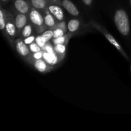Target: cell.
<instances>
[{"label": "cell", "instance_id": "obj_1", "mask_svg": "<svg viewBox=\"0 0 131 131\" xmlns=\"http://www.w3.org/2000/svg\"><path fill=\"white\" fill-rule=\"evenodd\" d=\"M114 22L118 31L122 35L128 37L130 35V22L127 14L124 9H118L114 15Z\"/></svg>", "mask_w": 131, "mask_h": 131}, {"label": "cell", "instance_id": "obj_2", "mask_svg": "<svg viewBox=\"0 0 131 131\" xmlns=\"http://www.w3.org/2000/svg\"><path fill=\"white\" fill-rule=\"evenodd\" d=\"M89 24H90V25L92 26L93 28H95V29H97V31H99V32H101V33H102V34L105 37H106V39H107V40H108L109 42H110V43H111V44H112L113 46L114 47H115V48H116V49H117L118 51L120 52V54H121L122 55V56H124V57L127 60H129V56H128V54H127V53L125 52V51H124V49H123V47H122V46H120V43H119L117 41L115 40V38H114V37H113V36L111 35L110 34L108 31H107V29H106L104 27H103L102 26L100 25L99 23H96L95 21H94V20H90Z\"/></svg>", "mask_w": 131, "mask_h": 131}, {"label": "cell", "instance_id": "obj_3", "mask_svg": "<svg viewBox=\"0 0 131 131\" xmlns=\"http://www.w3.org/2000/svg\"><path fill=\"white\" fill-rule=\"evenodd\" d=\"M28 17L29 20L34 26L35 30L38 34H41L47 29L43 15L38 10L31 7L28 14Z\"/></svg>", "mask_w": 131, "mask_h": 131}, {"label": "cell", "instance_id": "obj_4", "mask_svg": "<svg viewBox=\"0 0 131 131\" xmlns=\"http://www.w3.org/2000/svg\"><path fill=\"white\" fill-rule=\"evenodd\" d=\"M6 38L8 40L11 45H14L15 40V37L17 36L16 26H15V18L8 10H6Z\"/></svg>", "mask_w": 131, "mask_h": 131}, {"label": "cell", "instance_id": "obj_5", "mask_svg": "<svg viewBox=\"0 0 131 131\" xmlns=\"http://www.w3.org/2000/svg\"><path fill=\"white\" fill-rule=\"evenodd\" d=\"M14 45L19 54L28 63L31 55V52L29 50L28 45H27L21 38H17L14 42Z\"/></svg>", "mask_w": 131, "mask_h": 131}, {"label": "cell", "instance_id": "obj_6", "mask_svg": "<svg viewBox=\"0 0 131 131\" xmlns=\"http://www.w3.org/2000/svg\"><path fill=\"white\" fill-rule=\"evenodd\" d=\"M15 18V26L17 28V36L20 37V34L24 27L26 25L29 20L28 14H23L17 11L16 14L14 16Z\"/></svg>", "mask_w": 131, "mask_h": 131}, {"label": "cell", "instance_id": "obj_7", "mask_svg": "<svg viewBox=\"0 0 131 131\" xmlns=\"http://www.w3.org/2000/svg\"><path fill=\"white\" fill-rule=\"evenodd\" d=\"M30 64L33 65V67L36 70L42 73L49 72L52 71L54 69V66H52V65L47 63L43 58L33 60Z\"/></svg>", "mask_w": 131, "mask_h": 131}, {"label": "cell", "instance_id": "obj_8", "mask_svg": "<svg viewBox=\"0 0 131 131\" xmlns=\"http://www.w3.org/2000/svg\"><path fill=\"white\" fill-rule=\"evenodd\" d=\"M41 13L43 15L45 24H46V27H47V29L54 30L56 28V26H57V24L58 22L54 17L53 15L51 14L48 8H47Z\"/></svg>", "mask_w": 131, "mask_h": 131}, {"label": "cell", "instance_id": "obj_9", "mask_svg": "<svg viewBox=\"0 0 131 131\" xmlns=\"http://www.w3.org/2000/svg\"><path fill=\"white\" fill-rule=\"evenodd\" d=\"M47 8L58 22L64 20V13L60 5L49 3Z\"/></svg>", "mask_w": 131, "mask_h": 131}, {"label": "cell", "instance_id": "obj_10", "mask_svg": "<svg viewBox=\"0 0 131 131\" xmlns=\"http://www.w3.org/2000/svg\"><path fill=\"white\" fill-rule=\"evenodd\" d=\"M14 5L16 11L28 15L32 7L27 0H14Z\"/></svg>", "mask_w": 131, "mask_h": 131}, {"label": "cell", "instance_id": "obj_11", "mask_svg": "<svg viewBox=\"0 0 131 131\" xmlns=\"http://www.w3.org/2000/svg\"><path fill=\"white\" fill-rule=\"evenodd\" d=\"M43 51V59L49 65H52V66H54V65H57V64L60 63L61 61V60H60L58 56L56 54V52L49 53V52H46V51Z\"/></svg>", "mask_w": 131, "mask_h": 131}, {"label": "cell", "instance_id": "obj_12", "mask_svg": "<svg viewBox=\"0 0 131 131\" xmlns=\"http://www.w3.org/2000/svg\"><path fill=\"white\" fill-rule=\"evenodd\" d=\"M62 6L73 16H79V12L76 6L70 0H62Z\"/></svg>", "mask_w": 131, "mask_h": 131}, {"label": "cell", "instance_id": "obj_13", "mask_svg": "<svg viewBox=\"0 0 131 131\" xmlns=\"http://www.w3.org/2000/svg\"><path fill=\"white\" fill-rule=\"evenodd\" d=\"M32 7L37 9L42 12L47 8L49 2L47 0H29Z\"/></svg>", "mask_w": 131, "mask_h": 131}, {"label": "cell", "instance_id": "obj_14", "mask_svg": "<svg viewBox=\"0 0 131 131\" xmlns=\"http://www.w3.org/2000/svg\"><path fill=\"white\" fill-rule=\"evenodd\" d=\"M73 33H67L66 34L64 35L63 36L61 37H59L57 38H52V43L53 45H57V44H63L67 46L68 43L69 42L70 38L72 37Z\"/></svg>", "mask_w": 131, "mask_h": 131}, {"label": "cell", "instance_id": "obj_15", "mask_svg": "<svg viewBox=\"0 0 131 131\" xmlns=\"http://www.w3.org/2000/svg\"><path fill=\"white\" fill-rule=\"evenodd\" d=\"M67 30L69 33H74L79 29L80 26V21L78 19H70L67 23Z\"/></svg>", "mask_w": 131, "mask_h": 131}, {"label": "cell", "instance_id": "obj_16", "mask_svg": "<svg viewBox=\"0 0 131 131\" xmlns=\"http://www.w3.org/2000/svg\"><path fill=\"white\" fill-rule=\"evenodd\" d=\"M33 29H35L34 26H33V24H31V23L29 20H28L26 25L24 27V28H23V30H22L20 38L24 39V38L31 35L33 34Z\"/></svg>", "mask_w": 131, "mask_h": 131}, {"label": "cell", "instance_id": "obj_17", "mask_svg": "<svg viewBox=\"0 0 131 131\" xmlns=\"http://www.w3.org/2000/svg\"><path fill=\"white\" fill-rule=\"evenodd\" d=\"M6 10H4V9L1 6V8H0V29L2 31L4 35H5V37H6Z\"/></svg>", "mask_w": 131, "mask_h": 131}, {"label": "cell", "instance_id": "obj_18", "mask_svg": "<svg viewBox=\"0 0 131 131\" xmlns=\"http://www.w3.org/2000/svg\"><path fill=\"white\" fill-rule=\"evenodd\" d=\"M54 47L55 52L58 56L60 60L62 61L65 58V54H66L67 46L63 44H57L54 45Z\"/></svg>", "mask_w": 131, "mask_h": 131}, {"label": "cell", "instance_id": "obj_19", "mask_svg": "<svg viewBox=\"0 0 131 131\" xmlns=\"http://www.w3.org/2000/svg\"><path fill=\"white\" fill-rule=\"evenodd\" d=\"M40 35L47 42H49V41L51 40H52L53 38L54 31L52 29H47L43 33H41Z\"/></svg>", "mask_w": 131, "mask_h": 131}, {"label": "cell", "instance_id": "obj_20", "mask_svg": "<svg viewBox=\"0 0 131 131\" xmlns=\"http://www.w3.org/2000/svg\"><path fill=\"white\" fill-rule=\"evenodd\" d=\"M43 51H42V50L40 51H38V52H35V53H31L30 59H29L28 63L30 64L31 63V61H33V60L42 59L43 58Z\"/></svg>", "mask_w": 131, "mask_h": 131}, {"label": "cell", "instance_id": "obj_21", "mask_svg": "<svg viewBox=\"0 0 131 131\" xmlns=\"http://www.w3.org/2000/svg\"><path fill=\"white\" fill-rule=\"evenodd\" d=\"M53 31H54L53 38H59V37H61L67 33V32H65L63 29H61V28H58V27H56Z\"/></svg>", "mask_w": 131, "mask_h": 131}, {"label": "cell", "instance_id": "obj_22", "mask_svg": "<svg viewBox=\"0 0 131 131\" xmlns=\"http://www.w3.org/2000/svg\"><path fill=\"white\" fill-rule=\"evenodd\" d=\"M35 42L36 43H37V44H38V46L41 47V48H42V49L44 47L45 45L46 44V43L47 42V41H46V40H45L44 38L42 37V35H41L40 34L39 35H38L36 37Z\"/></svg>", "mask_w": 131, "mask_h": 131}, {"label": "cell", "instance_id": "obj_23", "mask_svg": "<svg viewBox=\"0 0 131 131\" xmlns=\"http://www.w3.org/2000/svg\"><path fill=\"white\" fill-rule=\"evenodd\" d=\"M42 51H46V52H49V53H54V52H55L54 47L53 43H50L49 41L47 42L46 44L45 45L44 47L42 49Z\"/></svg>", "mask_w": 131, "mask_h": 131}, {"label": "cell", "instance_id": "obj_24", "mask_svg": "<svg viewBox=\"0 0 131 131\" xmlns=\"http://www.w3.org/2000/svg\"><path fill=\"white\" fill-rule=\"evenodd\" d=\"M28 46H29V50L31 52V53H35V52L42 51V48L35 42H33L31 44L28 45Z\"/></svg>", "mask_w": 131, "mask_h": 131}, {"label": "cell", "instance_id": "obj_25", "mask_svg": "<svg viewBox=\"0 0 131 131\" xmlns=\"http://www.w3.org/2000/svg\"><path fill=\"white\" fill-rule=\"evenodd\" d=\"M35 38H36V36L35 35H31L29 36V37H26V38H24L23 40L24 42L26 43L27 45H29L31 44V43H33V42H35Z\"/></svg>", "mask_w": 131, "mask_h": 131}, {"label": "cell", "instance_id": "obj_26", "mask_svg": "<svg viewBox=\"0 0 131 131\" xmlns=\"http://www.w3.org/2000/svg\"><path fill=\"white\" fill-rule=\"evenodd\" d=\"M56 27H58V28H61V29H63L65 32L67 33V26L66 25V23L64 20H62V21H60L58 22L57 24V26Z\"/></svg>", "mask_w": 131, "mask_h": 131}, {"label": "cell", "instance_id": "obj_27", "mask_svg": "<svg viewBox=\"0 0 131 131\" xmlns=\"http://www.w3.org/2000/svg\"><path fill=\"white\" fill-rule=\"evenodd\" d=\"M51 3H54L60 6H62V1L61 0H47Z\"/></svg>", "mask_w": 131, "mask_h": 131}, {"label": "cell", "instance_id": "obj_28", "mask_svg": "<svg viewBox=\"0 0 131 131\" xmlns=\"http://www.w3.org/2000/svg\"><path fill=\"white\" fill-rule=\"evenodd\" d=\"M82 1L87 6H90L92 3V0H82Z\"/></svg>", "mask_w": 131, "mask_h": 131}, {"label": "cell", "instance_id": "obj_29", "mask_svg": "<svg viewBox=\"0 0 131 131\" xmlns=\"http://www.w3.org/2000/svg\"><path fill=\"white\" fill-rule=\"evenodd\" d=\"M8 1V0H1V2L3 3H6Z\"/></svg>", "mask_w": 131, "mask_h": 131}, {"label": "cell", "instance_id": "obj_30", "mask_svg": "<svg viewBox=\"0 0 131 131\" xmlns=\"http://www.w3.org/2000/svg\"><path fill=\"white\" fill-rule=\"evenodd\" d=\"M130 5H131V0H130Z\"/></svg>", "mask_w": 131, "mask_h": 131}, {"label": "cell", "instance_id": "obj_31", "mask_svg": "<svg viewBox=\"0 0 131 131\" xmlns=\"http://www.w3.org/2000/svg\"><path fill=\"white\" fill-rule=\"evenodd\" d=\"M130 70H131V67H130Z\"/></svg>", "mask_w": 131, "mask_h": 131}]
</instances>
